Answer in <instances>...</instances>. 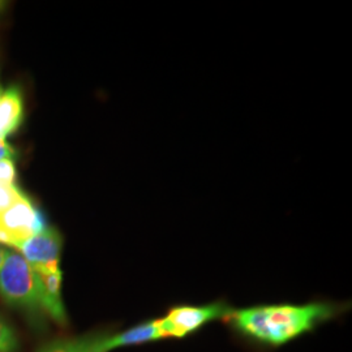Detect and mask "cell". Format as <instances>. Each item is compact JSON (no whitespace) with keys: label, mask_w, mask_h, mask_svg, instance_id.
Masks as SVG:
<instances>
[{"label":"cell","mask_w":352,"mask_h":352,"mask_svg":"<svg viewBox=\"0 0 352 352\" xmlns=\"http://www.w3.org/2000/svg\"><path fill=\"white\" fill-rule=\"evenodd\" d=\"M349 308L347 302L333 300L260 304L232 308L223 322L235 337L252 347L274 350L314 333L317 327L344 315Z\"/></svg>","instance_id":"1"},{"label":"cell","mask_w":352,"mask_h":352,"mask_svg":"<svg viewBox=\"0 0 352 352\" xmlns=\"http://www.w3.org/2000/svg\"><path fill=\"white\" fill-rule=\"evenodd\" d=\"M0 298L25 316L30 327L43 333L47 316L43 309L37 273L20 253L8 252L0 270Z\"/></svg>","instance_id":"2"},{"label":"cell","mask_w":352,"mask_h":352,"mask_svg":"<svg viewBox=\"0 0 352 352\" xmlns=\"http://www.w3.org/2000/svg\"><path fill=\"white\" fill-rule=\"evenodd\" d=\"M232 311L225 299L206 304H177L157 318L162 340H183L215 321H223Z\"/></svg>","instance_id":"3"},{"label":"cell","mask_w":352,"mask_h":352,"mask_svg":"<svg viewBox=\"0 0 352 352\" xmlns=\"http://www.w3.org/2000/svg\"><path fill=\"white\" fill-rule=\"evenodd\" d=\"M47 227L45 214L24 195L0 214V244L19 248Z\"/></svg>","instance_id":"4"},{"label":"cell","mask_w":352,"mask_h":352,"mask_svg":"<svg viewBox=\"0 0 352 352\" xmlns=\"http://www.w3.org/2000/svg\"><path fill=\"white\" fill-rule=\"evenodd\" d=\"M17 250L37 273H52L60 270L59 263L63 250V236L55 227H47L42 232L24 241Z\"/></svg>","instance_id":"5"},{"label":"cell","mask_w":352,"mask_h":352,"mask_svg":"<svg viewBox=\"0 0 352 352\" xmlns=\"http://www.w3.org/2000/svg\"><path fill=\"white\" fill-rule=\"evenodd\" d=\"M37 273V272H36ZM41 298L43 309L47 318L59 327H65L68 325V316L64 305L62 296V283L63 273L62 270L52 273H37Z\"/></svg>","instance_id":"6"},{"label":"cell","mask_w":352,"mask_h":352,"mask_svg":"<svg viewBox=\"0 0 352 352\" xmlns=\"http://www.w3.org/2000/svg\"><path fill=\"white\" fill-rule=\"evenodd\" d=\"M24 120V98L21 88L10 85L3 88L0 85V140H6L13 135Z\"/></svg>","instance_id":"7"},{"label":"cell","mask_w":352,"mask_h":352,"mask_svg":"<svg viewBox=\"0 0 352 352\" xmlns=\"http://www.w3.org/2000/svg\"><path fill=\"white\" fill-rule=\"evenodd\" d=\"M154 342H162L157 318L144 320L123 331H116V333L111 331L106 340L104 349L106 352H111L122 347L142 346V344L154 343Z\"/></svg>","instance_id":"8"},{"label":"cell","mask_w":352,"mask_h":352,"mask_svg":"<svg viewBox=\"0 0 352 352\" xmlns=\"http://www.w3.org/2000/svg\"><path fill=\"white\" fill-rule=\"evenodd\" d=\"M110 333L100 330L82 336L55 338L43 343L36 352H106L104 343Z\"/></svg>","instance_id":"9"},{"label":"cell","mask_w":352,"mask_h":352,"mask_svg":"<svg viewBox=\"0 0 352 352\" xmlns=\"http://www.w3.org/2000/svg\"><path fill=\"white\" fill-rule=\"evenodd\" d=\"M20 351V340L12 325L0 316V352Z\"/></svg>","instance_id":"10"},{"label":"cell","mask_w":352,"mask_h":352,"mask_svg":"<svg viewBox=\"0 0 352 352\" xmlns=\"http://www.w3.org/2000/svg\"><path fill=\"white\" fill-rule=\"evenodd\" d=\"M25 193L19 188L17 186H6L0 184V214L6 209H8L13 202L17 201Z\"/></svg>","instance_id":"11"},{"label":"cell","mask_w":352,"mask_h":352,"mask_svg":"<svg viewBox=\"0 0 352 352\" xmlns=\"http://www.w3.org/2000/svg\"><path fill=\"white\" fill-rule=\"evenodd\" d=\"M17 170L14 160H3L0 161V184L6 186H17Z\"/></svg>","instance_id":"12"},{"label":"cell","mask_w":352,"mask_h":352,"mask_svg":"<svg viewBox=\"0 0 352 352\" xmlns=\"http://www.w3.org/2000/svg\"><path fill=\"white\" fill-rule=\"evenodd\" d=\"M16 155V149L10 145L6 140H0V161L13 160Z\"/></svg>","instance_id":"13"},{"label":"cell","mask_w":352,"mask_h":352,"mask_svg":"<svg viewBox=\"0 0 352 352\" xmlns=\"http://www.w3.org/2000/svg\"><path fill=\"white\" fill-rule=\"evenodd\" d=\"M8 252L10 251H7V250H4V248L0 247V270H1L3 265H4V261H6V257H7Z\"/></svg>","instance_id":"14"},{"label":"cell","mask_w":352,"mask_h":352,"mask_svg":"<svg viewBox=\"0 0 352 352\" xmlns=\"http://www.w3.org/2000/svg\"><path fill=\"white\" fill-rule=\"evenodd\" d=\"M6 4H7V3H4V1H0V13L3 12V11L6 10V7H7Z\"/></svg>","instance_id":"15"}]
</instances>
